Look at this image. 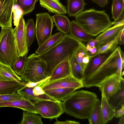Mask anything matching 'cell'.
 Segmentation results:
<instances>
[{
  "mask_svg": "<svg viewBox=\"0 0 124 124\" xmlns=\"http://www.w3.org/2000/svg\"><path fill=\"white\" fill-rule=\"evenodd\" d=\"M69 34L64 35L61 41L54 46L38 56L46 64L45 74L50 77L55 67L61 62L68 60L73 55L82 42Z\"/></svg>",
  "mask_w": 124,
  "mask_h": 124,
  "instance_id": "obj_1",
  "label": "cell"
},
{
  "mask_svg": "<svg viewBox=\"0 0 124 124\" xmlns=\"http://www.w3.org/2000/svg\"><path fill=\"white\" fill-rule=\"evenodd\" d=\"M97 99L95 93L82 90L74 91L62 103L64 112L68 115L79 119H88Z\"/></svg>",
  "mask_w": 124,
  "mask_h": 124,
  "instance_id": "obj_2",
  "label": "cell"
},
{
  "mask_svg": "<svg viewBox=\"0 0 124 124\" xmlns=\"http://www.w3.org/2000/svg\"><path fill=\"white\" fill-rule=\"evenodd\" d=\"M124 55L120 47L118 46L97 70L87 80L83 82L84 87H97L106 78L113 74H117L123 78Z\"/></svg>",
  "mask_w": 124,
  "mask_h": 124,
  "instance_id": "obj_3",
  "label": "cell"
},
{
  "mask_svg": "<svg viewBox=\"0 0 124 124\" xmlns=\"http://www.w3.org/2000/svg\"><path fill=\"white\" fill-rule=\"evenodd\" d=\"M76 21L88 33L94 37L114 24L105 11L91 9L83 11L75 16Z\"/></svg>",
  "mask_w": 124,
  "mask_h": 124,
  "instance_id": "obj_4",
  "label": "cell"
},
{
  "mask_svg": "<svg viewBox=\"0 0 124 124\" xmlns=\"http://www.w3.org/2000/svg\"><path fill=\"white\" fill-rule=\"evenodd\" d=\"M12 27L1 28L0 33V64L11 67L19 58Z\"/></svg>",
  "mask_w": 124,
  "mask_h": 124,
  "instance_id": "obj_5",
  "label": "cell"
},
{
  "mask_svg": "<svg viewBox=\"0 0 124 124\" xmlns=\"http://www.w3.org/2000/svg\"><path fill=\"white\" fill-rule=\"evenodd\" d=\"M46 67L45 61L36 54H32L27 57L24 69L21 78L26 83L31 82L39 84L45 81L49 77L45 74Z\"/></svg>",
  "mask_w": 124,
  "mask_h": 124,
  "instance_id": "obj_6",
  "label": "cell"
},
{
  "mask_svg": "<svg viewBox=\"0 0 124 124\" xmlns=\"http://www.w3.org/2000/svg\"><path fill=\"white\" fill-rule=\"evenodd\" d=\"M54 26L52 17L48 13H42L36 14L35 35L39 46L52 35Z\"/></svg>",
  "mask_w": 124,
  "mask_h": 124,
  "instance_id": "obj_7",
  "label": "cell"
},
{
  "mask_svg": "<svg viewBox=\"0 0 124 124\" xmlns=\"http://www.w3.org/2000/svg\"><path fill=\"white\" fill-rule=\"evenodd\" d=\"M33 104L39 114L44 118H56L64 112L62 102L60 101L41 100L37 101Z\"/></svg>",
  "mask_w": 124,
  "mask_h": 124,
  "instance_id": "obj_8",
  "label": "cell"
},
{
  "mask_svg": "<svg viewBox=\"0 0 124 124\" xmlns=\"http://www.w3.org/2000/svg\"><path fill=\"white\" fill-rule=\"evenodd\" d=\"M37 85L40 86L44 91L58 88H73L77 90L84 87L82 81L76 78L71 75L52 81L42 82Z\"/></svg>",
  "mask_w": 124,
  "mask_h": 124,
  "instance_id": "obj_9",
  "label": "cell"
},
{
  "mask_svg": "<svg viewBox=\"0 0 124 124\" xmlns=\"http://www.w3.org/2000/svg\"><path fill=\"white\" fill-rule=\"evenodd\" d=\"M23 16L21 17L18 25L14 29V37L19 57L28 54L29 50L25 23Z\"/></svg>",
  "mask_w": 124,
  "mask_h": 124,
  "instance_id": "obj_10",
  "label": "cell"
},
{
  "mask_svg": "<svg viewBox=\"0 0 124 124\" xmlns=\"http://www.w3.org/2000/svg\"><path fill=\"white\" fill-rule=\"evenodd\" d=\"M123 78L116 74L106 78L98 86L107 99L116 93L121 88Z\"/></svg>",
  "mask_w": 124,
  "mask_h": 124,
  "instance_id": "obj_11",
  "label": "cell"
},
{
  "mask_svg": "<svg viewBox=\"0 0 124 124\" xmlns=\"http://www.w3.org/2000/svg\"><path fill=\"white\" fill-rule=\"evenodd\" d=\"M15 0H0V26L12 27L13 8Z\"/></svg>",
  "mask_w": 124,
  "mask_h": 124,
  "instance_id": "obj_12",
  "label": "cell"
},
{
  "mask_svg": "<svg viewBox=\"0 0 124 124\" xmlns=\"http://www.w3.org/2000/svg\"><path fill=\"white\" fill-rule=\"evenodd\" d=\"M112 52L90 56L89 62L84 71V78L82 82L86 80L92 75Z\"/></svg>",
  "mask_w": 124,
  "mask_h": 124,
  "instance_id": "obj_13",
  "label": "cell"
},
{
  "mask_svg": "<svg viewBox=\"0 0 124 124\" xmlns=\"http://www.w3.org/2000/svg\"><path fill=\"white\" fill-rule=\"evenodd\" d=\"M124 29V24L114 25L101 33L95 39L100 47L113 39Z\"/></svg>",
  "mask_w": 124,
  "mask_h": 124,
  "instance_id": "obj_14",
  "label": "cell"
},
{
  "mask_svg": "<svg viewBox=\"0 0 124 124\" xmlns=\"http://www.w3.org/2000/svg\"><path fill=\"white\" fill-rule=\"evenodd\" d=\"M70 35L81 42H88L94 39L93 36L86 32L76 21L70 22Z\"/></svg>",
  "mask_w": 124,
  "mask_h": 124,
  "instance_id": "obj_15",
  "label": "cell"
},
{
  "mask_svg": "<svg viewBox=\"0 0 124 124\" xmlns=\"http://www.w3.org/2000/svg\"><path fill=\"white\" fill-rule=\"evenodd\" d=\"M71 75L69 60L63 61L54 68L51 76L46 81L50 82Z\"/></svg>",
  "mask_w": 124,
  "mask_h": 124,
  "instance_id": "obj_16",
  "label": "cell"
},
{
  "mask_svg": "<svg viewBox=\"0 0 124 124\" xmlns=\"http://www.w3.org/2000/svg\"><path fill=\"white\" fill-rule=\"evenodd\" d=\"M4 107L17 108L23 110L39 114L38 111L33 104L30 101L24 99L0 103V107Z\"/></svg>",
  "mask_w": 124,
  "mask_h": 124,
  "instance_id": "obj_17",
  "label": "cell"
},
{
  "mask_svg": "<svg viewBox=\"0 0 124 124\" xmlns=\"http://www.w3.org/2000/svg\"><path fill=\"white\" fill-rule=\"evenodd\" d=\"M64 35V34L60 32L52 35L44 43L39 46L35 52V54L40 55L51 49L61 41Z\"/></svg>",
  "mask_w": 124,
  "mask_h": 124,
  "instance_id": "obj_18",
  "label": "cell"
},
{
  "mask_svg": "<svg viewBox=\"0 0 124 124\" xmlns=\"http://www.w3.org/2000/svg\"><path fill=\"white\" fill-rule=\"evenodd\" d=\"M101 93V109L102 124H105L115 117V109L108 102L103 93Z\"/></svg>",
  "mask_w": 124,
  "mask_h": 124,
  "instance_id": "obj_19",
  "label": "cell"
},
{
  "mask_svg": "<svg viewBox=\"0 0 124 124\" xmlns=\"http://www.w3.org/2000/svg\"><path fill=\"white\" fill-rule=\"evenodd\" d=\"M33 87H28L25 85L17 90V92L23 98L30 101L33 104L37 101L41 100L56 101L46 94L45 96L42 97L35 96L33 92Z\"/></svg>",
  "mask_w": 124,
  "mask_h": 124,
  "instance_id": "obj_20",
  "label": "cell"
},
{
  "mask_svg": "<svg viewBox=\"0 0 124 124\" xmlns=\"http://www.w3.org/2000/svg\"><path fill=\"white\" fill-rule=\"evenodd\" d=\"M41 6L46 9L50 12L56 14H64L67 13L66 7L57 0H39Z\"/></svg>",
  "mask_w": 124,
  "mask_h": 124,
  "instance_id": "obj_21",
  "label": "cell"
},
{
  "mask_svg": "<svg viewBox=\"0 0 124 124\" xmlns=\"http://www.w3.org/2000/svg\"><path fill=\"white\" fill-rule=\"evenodd\" d=\"M23 81L0 80V95L12 94L25 85Z\"/></svg>",
  "mask_w": 124,
  "mask_h": 124,
  "instance_id": "obj_22",
  "label": "cell"
},
{
  "mask_svg": "<svg viewBox=\"0 0 124 124\" xmlns=\"http://www.w3.org/2000/svg\"><path fill=\"white\" fill-rule=\"evenodd\" d=\"M76 89L73 88H58L44 91L47 94L55 100L63 101Z\"/></svg>",
  "mask_w": 124,
  "mask_h": 124,
  "instance_id": "obj_23",
  "label": "cell"
},
{
  "mask_svg": "<svg viewBox=\"0 0 124 124\" xmlns=\"http://www.w3.org/2000/svg\"><path fill=\"white\" fill-rule=\"evenodd\" d=\"M52 17L53 22L58 30L65 34L69 33L70 22L67 17L58 14H56Z\"/></svg>",
  "mask_w": 124,
  "mask_h": 124,
  "instance_id": "obj_24",
  "label": "cell"
},
{
  "mask_svg": "<svg viewBox=\"0 0 124 124\" xmlns=\"http://www.w3.org/2000/svg\"><path fill=\"white\" fill-rule=\"evenodd\" d=\"M86 4L84 0H67L68 14L70 17H75L83 11Z\"/></svg>",
  "mask_w": 124,
  "mask_h": 124,
  "instance_id": "obj_25",
  "label": "cell"
},
{
  "mask_svg": "<svg viewBox=\"0 0 124 124\" xmlns=\"http://www.w3.org/2000/svg\"><path fill=\"white\" fill-rule=\"evenodd\" d=\"M76 58L84 71L91 57L87 50L85 45L82 42L75 54Z\"/></svg>",
  "mask_w": 124,
  "mask_h": 124,
  "instance_id": "obj_26",
  "label": "cell"
},
{
  "mask_svg": "<svg viewBox=\"0 0 124 124\" xmlns=\"http://www.w3.org/2000/svg\"><path fill=\"white\" fill-rule=\"evenodd\" d=\"M0 80L14 81L19 82L23 81L11 67L0 64Z\"/></svg>",
  "mask_w": 124,
  "mask_h": 124,
  "instance_id": "obj_27",
  "label": "cell"
},
{
  "mask_svg": "<svg viewBox=\"0 0 124 124\" xmlns=\"http://www.w3.org/2000/svg\"><path fill=\"white\" fill-rule=\"evenodd\" d=\"M108 102L115 109V111L124 104V80L122 81L121 88L108 100Z\"/></svg>",
  "mask_w": 124,
  "mask_h": 124,
  "instance_id": "obj_28",
  "label": "cell"
},
{
  "mask_svg": "<svg viewBox=\"0 0 124 124\" xmlns=\"http://www.w3.org/2000/svg\"><path fill=\"white\" fill-rule=\"evenodd\" d=\"M88 120L90 124H102L101 103L98 98L93 106Z\"/></svg>",
  "mask_w": 124,
  "mask_h": 124,
  "instance_id": "obj_29",
  "label": "cell"
},
{
  "mask_svg": "<svg viewBox=\"0 0 124 124\" xmlns=\"http://www.w3.org/2000/svg\"><path fill=\"white\" fill-rule=\"evenodd\" d=\"M71 75L76 78L82 81L84 70L78 63L75 54L69 60Z\"/></svg>",
  "mask_w": 124,
  "mask_h": 124,
  "instance_id": "obj_30",
  "label": "cell"
},
{
  "mask_svg": "<svg viewBox=\"0 0 124 124\" xmlns=\"http://www.w3.org/2000/svg\"><path fill=\"white\" fill-rule=\"evenodd\" d=\"M36 114L23 110L20 124H43L41 117Z\"/></svg>",
  "mask_w": 124,
  "mask_h": 124,
  "instance_id": "obj_31",
  "label": "cell"
},
{
  "mask_svg": "<svg viewBox=\"0 0 124 124\" xmlns=\"http://www.w3.org/2000/svg\"><path fill=\"white\" fill-rule=\"evenodd\" d=\"M124 0H113L112 13L114 22L118 21L124 12Z\"/></svg>",
  "mask_w": 124,
  "mask_h": 124,
  "instance_id": "obj_32",
  "label": "cell"
},
{
  "mask_svg": "<svg viewBox=\"0 0 124 124\" xmlns=\"http://www.w3.org/2000/svg\"><path fill=\"white\" fill-rule=\"evenodd\" d=\"M38 0H15V4L18 6L23 12V16L32 12Z\"/></svg>",
  "mask_w": 124,
  "mask_h": 124,
  "instance_id": "obj_33",
  "label": "cell"
},
{
  "mask_svg": "<svg viewBox=\"0 0 124 124\" xmlns=\"http://www.w3.org/2000/svg\"><path fill=\"white\" fill-rule=\"evenodd\" d=\"M25 26L29 49L35 39V30L34 20L32 19H28L25 23Z\"/></svg>",
  "mask_w": 124,
  "mask_h": 124,
  "instance_id": "obj_34",
  "label": "cell"
},
{
  "mask_svg": "<svg viewBox=\"0 0 124 124\" xmlns=\"http://www.w3.org/2000/svg\"><path fill=\"white\" fill-rule=\"evenodd\" d=\"M120 34L113 39L100 47L97 53L92 56L95 55L113 52L118 46V39Z\"/></svg>",
  "mask_w": 124,
  "mask_h": 124,
  "instance_id": "obj_35",
  "label": "cell"
},
{
  "mask_svg": "<svg viewBox=\"0 0 124 124\" xmlns=\"http://www.w3.org/2000/svg\"><path fill=\"white\" fill-rule=\"evenodd\" d=\"M28 54L23 57H20L11 66L13 70L18 76H21L23 71Z\"/></svg>",
  "mask_w": 124,
  "mask_h": 124,
  "instance_id": "obj_36",
  "label": "cell"
},
{
  "mask_svg": "<svg viewBox=\"0 0 124 124\" xmlns=\"http://www.w3.org/2000/svg\"><path fill=\"white\" fill-rule=\"evenodd\" d=\"M17 92L12 94L0 95V103L22 99Z\"/></svg>",
  "mask_w": 124,
  "mask_h": 124,
  "instance_id": "obj_37",
  "label": "cell"
},
{
  "mask_svg": "<svg viewBox=\"0 0 124 124\" xmlns=\"http://www.w3.org/2000/svg\"><path fill=\"white\" fill-rule=\"evenodd\" d=\"M85 46L90 56H92L96 54L100 47L98 44V41L95 39L87 42Z\"/></svg>",
  "mask_w": 124,
  "mask_h": 124,
  "instance_id": "obj_38",
  "label": "cell"
},
{
  "mask_svg": "<svg viewBox=\"0 0 124 124\" xmlns=\"http://www.w3.org/2000/svg\"><path fill=\"white\" fill-rule=\"evenodd\" d=\"M14 13V23L16 27L18 24L20 19L23 16V12L21 8L15 4L13 8V12Z\"/></svg>",
  "mask_w": 124,
  "mask_h": 124,
  "instance_id": "obj_39",
  "label": "cell"
},
{
  "mask_svg": "<svg viewBox=\"0 0 124 124\" xmlns=\"http://www.w3.org/2000/svg\"><path fill=\"white\" fill-rule=\"evenodd\" d=\"M124 115V104L122 105L121 107L115 111V117L117 118H120Z\"/></svg>",
  "mask_w": 124,
  "mask_h": 124,
  "instance_id": "obj_40",
  "label": "cell"
},
{
  "mask_svg": "<svg viewBox=\"0 0 124 124\" xmlns=\"http://www.w3.org/2000/svg\"><path fill=\"white\" fill-rule=\"evenodd\" d=\"M99 6L102 8L104 7L108 3V0H92Z\"/></svg>",
  "mask_w": 124,
  "mask_h": 124,
  "instance_id": "obj_41",
  "label": "cell"
},
{
  "mask_svg": "<svg viewBox=\"0 0 124 124\" xmlns=\"http://www.w3.org/2000/svg\"><path fill=\"white\" fill-rule=\"evenodd\" d=\"M78 122L70 120H66L64 121H59L57 120L54 123V124H79Z\"/></svg>",
  "mask_w": 124,
  "mask_h": 124,
  "instance_id": "obj_42",
  "label": "cell"
},
{
  "mask_svg": "<svg viewBox=\"0 0 124 124\" xmlns=\"http://www.w3.org/2000/svg\"><path fill=\"white\" fill-rule=\"evenodd\" d=\"M124 29L121 31L119 37L118 41V45H124Z\"/></svg>",
  "mask_w": 124,
  "mask_h": 124,
  "instance_id": "obj_43",
  "label": "cell"
},
{
  "mask_svg": "<svg viewBox=\"0 0 124 124\" xmlns=\"http://www.w3.org/2000/svg\"><path fill=\"white\" fill-rule=\"evenodd\" d=\"M119 120V121L118 124H124V116L120 117Z\"/></svg>",
  "mask_w": 124,
  "mask_h": 124,
  "instance_id": "obj_44",
  "label": "cell"
},
{
  "mask_svg": "<svg viewBox=\"0 0 124 124\" xmlns=\"http://www.w3.org/2000/svg\"></svg>",
  "mask_w": 124,
  "mask_h": 124,
  "instance_id": "obj_45",
  "label": "cell"
}]
</instances>
